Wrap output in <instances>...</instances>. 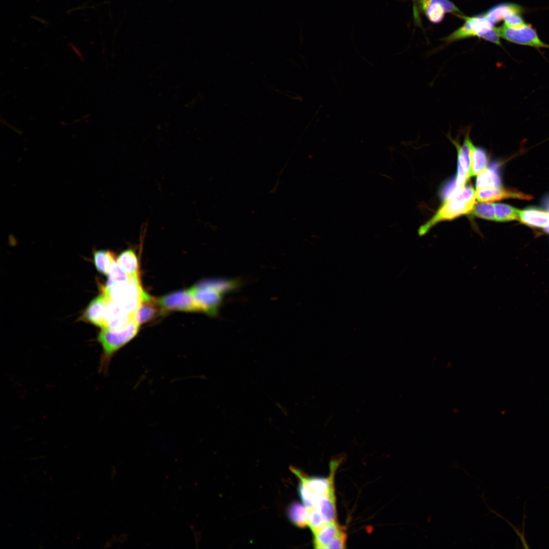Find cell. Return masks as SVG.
Wrapping results in <instances>:
<instances>
[{
    "mask_svg": "<svg viewBox=\"0 0 549 549\" xmlns=\"http://www.w3.org/2000/svg\"><path fill=\"white\" fill-rule=\"evenodd\" d=\"M164 310L154 299L142 302L133 315L134 320L139 325L150 321L162 313Z\"/></svg>",
    "mask_w": 549,
    "mask_h": 549,
    "instance_id": "cell-14",
    "label": "cell"
},
{
    "mask_svg": "<svg viewBox=\"0 0 549 549\" xmlns=\"http://www.w3.org/2000/svg\"><path fill=\"white\" fill-rule=\"evenodd\" d=\"M308 526L312 532L323 527L327 523L320 512L315 508L307 510Z\"/></svg>",
    "mask_w": 549,
    "mask_h": 549,
    "instance_id": "cell-25",
    "label": "cell"
},
{
    "mask_svg": "<svg viewBox=\"0 0 549 549\" xmlns=\"http://www.w3.org/2000/svg\"><path fill=\"white\" fill-rule=\"evenodd\" d=\"M276 405H277V406H278V408H279V409H280V410H281V411H282V413H283L284 414H285V415H286V414H287V409H283V408H285V407H284V406H283V405H282L281 404H280V403H277L276 404Z\"/></svg>",
    "mask_w": 549,
    "mask_h": 549,
    "instance_id": "cell-29",
    "label": "cell"
},
{
    "mask_svg": "<svg viewBox=\"0 0 549 549\" xmlns=\"http://www.w3.org/2000/svg\"><path fill=\"white\" fill-rule=\"evenodd\" d=\"M109 299L102 293L93 299L83 313L81 320L101 329L107 327V308Z\"/></svg>",
    "mask_w": 549,
    "mask_h": 549,
    "instance_id": "cell-9",
    "label": "cell"
},
{
    "mask_svg": "<svg viewBox=\"0 0 549 549\" xmlns=\"http://www.w3.org/2000/svg\"><path fill=\"white\" fill-rule=\"evenodd\" d=\"M496 28L500 37L510 42L531 46L539 52L541 48H549V44L540 39L531 24H526L518 28L509 27L504 24Z\"/></svg>",
    "mask_w": 549,
    "mask_h": 549,
    "instance_id": "cell-5",
    "label": "cell"
},
{
    "mask_svg": "<svg viewBox=\"0 0 549 549\" xmlns=\"http://www.w3.org/2000/svg\"><path fill=\"white\" fill-rule=\"evenodd\" d=\"M139 325L132 320L124 327L118 330L102 329L98 341L102 348L101 368L106 369L114 355L133 339L139 331Z\"/></svg>",
    "mask_w": 549,
    "mask_h": 549,
    "instance_id": "cell-3",
    "label": "cell"
},
{
    "mask_svg": "<svg viewBox=\"0 0 549 549\" xmlns=\"http://www.w3.org/2000/svg\"><path fill=\"white\" fill-rule=\"evenodd\" d=\"M107 275L108 279L106 286L117 283L127 282L130 278L120 267L115 259L111 263Z\"/></svg>",
    "mask_w": 549,
    "mask_h": 549,
    "instance_id": "cell-23",
    "label": "cell"
},
{
    "mask_svg": "<svg viewBox=\"0 0 549 549\" xmlns=\"http://www.w3.org/2000/svg\"><path fill=\"white\" fill-rule=\"evenodd\" d=\"M117 263L129 277H139L138 259L133 250L128 249L123 252L118 256Z\"/></svg>",
    "mask_w": 549,
    "mask_h": 549,
    "instance_id": "cell-16",
    "label": "cell"
},
{
    "mask_svg": "<svg viewBox=\"0 0 549 549\" xmlns=\"http://www.w3.org/2000/svg\"><path fill=\"white\" fill-rule=\"evenodd\" d=\"M523 12L512 11L508 13L504 17V25L512 28H518L526 24L521 16Z\"/></svg>",
    "mask_w": 549,
    "mask_h": 549,
    "instance_id": "cell-26",
    "label": "cell"
},
{
    "mask_svg": "<svg viewBox=\"0 0 549 549\" xmlns=\"http://www.w3.org/2000/svg\"><path fill=\"white\" fill-rule=\"evenodd\" d=\"M470 158V177L477 175L486 167L487 155L484 149L473 145L471 150Z\"/></svg>",
    "mask_w": 549,
    "mask_h": 549,
    "instance_id": "cell-19",
    "label": "cell"
},
{
    "mask_svg": "<svg viewBox=\"0 0 549 549\" xmlns=\"http://www.w3.org/2000/svg\"><path fill=\"white\" fill-rule=\"evenodd\" d=\"M343 530L337 522H328L313 532V544L316 548H327L330 542Z\"/></svg>",
    "mask_w": 549,
    "mask_h": 549,
    "instance_id": "cell-12",
    "label": "cell"
},
{
    "mask_svg": "<svg viewBox=\"0 0 549 549\" xmlns=\"http://www.w3.org/2000/svg\"><path fill=\"white\" fill-rule=\"evenodd\" d=\"M543 228L545 232L549 233V223Z\"/></svg>",
    "mask_w": 549,
    "mask_h": 549,
    "instance_id": "cell-30",
    "label": "cell"
},
{
    "mask_svg": "<svg viewBox=\"0 0 549 549\" xmlns=\"http://www.w3.org/2000/svg\"><path fill=\"white\" fill-rule=\"evenodd\" d=\"M287 514L289 521L298 528L308 526V511L304 505L298 502H293L288 506Z\"/></svg>",
    "mask_w": 549,
    "mask_h": 549,
    "instance_id": "cell-17",
    "label": "cell"
},
{
    "mask_svg": "<svg viewBox=\"0 0 549 549\" xmlns=\"http://www.w3.org/2000/svg\"><path fill=\"white\" fill-rule=\"evenodd\" d=\"M102 293L112 301L121 302L135 298H141L144 302L152 298L142 289L138 277H131L126 283H117L102 288Z\"/></svg>",
    "mask_w": 549,
    "mask_h": 549,
    "instance_id": "cell-4",
    "label": "cell"
},
{
    "mask_svg": "<svg viewBox=\"0 0 549 549\" xmlns=\"http://www.w3.org/2000/svg\"><path fill=\"white\" fill-rule=\"evenodd\" d=\"M512 11L524 12V9L522 6L516 4L503 3L493 6L484 14L488 20L494 25L503 19L508 13Z\"/></svg>",
    "mask_w": 549,
    "mask_h": 549,
    "instance_id": "cell-18",
    "label": "cell"
},
{
    "mask_svg": "<svg viewBox=\"0 0 549 549\" xmlns=\"http://www.w3.org/2000/svg\"><path fill=\"white\" fill-rule=\"evenodd\" d=\"M326 522H337L335 496H323L316 508Z\"/></svg>",
    "mask_w": 549,
    "mask_h": 549,
    "instance_id": "cell-20",
    "label": "cell"
},
{
    "mask_svg": "<svg viewBox=\"0 0 549 549\" xmlns=\"http://www.w3.org/2000/svg\"><path fill=\"white\" fill-rule=\"evenodd\" d=\"M519 220L531 227H544L549 223V213L537 207H529L520 210Z\"/></svg>",
    "mask_w": 549,
    "mask_h": 549,
    "instance_id": "cell-13",
    "label": "cell"
},
{
    "mask_svg": "<svg viewBox=\"0 0 549 549\" xmlns=\"http://www.w3.org/2000/svg\"><path fill=\"white\" fill-rule=\"evenodd\" d=\"M420 9L428 19L433 23H438L443 18L445 12H458L460 11L448 0H416Z\"/></svg>",
    "mask_w": 549,
    "mask_h": 549,
    "instance_id": "cell-10",
    "label": "cell"
},
{
    "mask_svg": "<svg viewBox=\"0 0 549 549\" xmlns=\"http://www.w3.org/2000/svg\"><path fill=\"white\" fill-rule=\"evenodd\" d=\"M470 214L486 220L496 221L495 206L492 203L483 202L475 204Z\"/></svg>",
    "mask_w": 549,
    "mask_h": 549,
    "instance_id": "cell-24",
    "label": "cell"
},
{
    "mask_svg": "<svg viewBox=\"0 0 549 549\" xmlns=\"http://www.w3.org/2000/svg\"><path fill=\"white\" fill-rule=\"evenodd\" d=\"M476 200L480 202H491L506 198L530 200L532 196L514 189L500 188L476 189Z\"/></svg>",
    "mask_w": 549,
    "mask_h": 549,
    "instance_id": "cell-11",
    "label": "cell"
},
{
    "mask_svg": "<svg viewBox=\"0 0 549 549\" xmlns=\"http://www.w3.org/2000/svg\"><path fill=\"white\" fill-rule=\"evenodd\" d=\"M463 18L465 19L464 25L445 39L447 42L475 36L484 39L485 35L494 28L485 14L472 17H463Z\"/></svg>",
    "mask_w": 549,
    "mask_h": 549,
    "instance_id": "cell-6",
    "label": "cell"
},
{
    "mask_svg": "<svg viewBox=\"0 0 549 549\" xmlns=\"http://www.w3.org/2000/svg\"><path fill=\"white\" fill-rule=\"evenodd\" d=\"M496 221L507 222L519 220L520 210L510 205L495 203Z\"/></svg>",
    "mask_w": 549,
    "mask_h": 549,
    "instance_id": "cell-22",
    "label": "cell"
},
{
    "mask_svg": "<svg viewBox=\"0 0 549 549\" xmlns=\"http://www.w3.org/2000/svg\"><path fill=\"white\" fill-rule=\"evenodd\" d=\"M347 535L344 529L330 542L327 548H345L346 545Z\"/></svg>",
    "mask_w": 549,
    "mask_h": 549,
    "instance_id": "cell-27",
    "label": "cell"
},
{
    "mask_svg": "<svg viewBox=\"0 0 549 549\" xmlns=\"http://www.w3.org/2000/svg\"><path fill=\"white\" fill-rule=\"evenodd\" d=\"M114 260L112 253L107 250H97L94 253V264L97 270L103 274H107L109 268Z\"/></svg>",
    "mask_w": 549,
    "mask_h": 549,
    "instance_id": "cell-21",
    "label": "cell"
},
{
    "mask_svg": "<svg viewBox=\"0 0 549 549\" xmlns=\"http://www.w3.org/2000/svg\"><path fill=\"white\" fill-rule=\"evenodd\" d=\"M475 191L471 186L455 188L446 198L433 217L418 230L419 236L425 235L437 223L452 220L463 215L470 214L476 204Z\"/></svg>",
    "mask_w": 549,
    "mask_h": 549,
    "instance_id": "cell-1",
    "label": "cell"
},
{
    "mask_svg": "<svg viewBox=\"0 0 549 549\" xmlns=\"http://www.w3.org/2000/svg\"><path fill=\"white\" fill-rule=\"evenodd\" d=\"M458 150V173L454 181L456 188L466 185L470 177L471 166L470 153L473 144L468 132L462 145H460L455 140L451 139Z\"/></svg>",
    "mask_w": 549,
    "mask_h": 549,
    "instance_id": "cell-8",
    "label": "cell"
},
{
    "mask_svg": "<svg viewBox=\"0 0 549 549\" xmlns=\"http://www.w3.org/2000/svg\"><path fill=\"white\" fill-rule=\"evenodd\" d=\"M239 285L234 280H210L202 281L188 289L199 306L200 312L215 316L224 296Z\"/></svg>",
    "mask_w": 549,
    "mask_h": 549,
    "instance_id": "cell-2",
    "label": "cell"
},
{
    "mask_svg": "<svg viewBox=\"0 0 549 549\" xmlns=\"http://www.w3.org/2000/svg\"><path fill=\"white\" fill-rule=\"evenodd\" d=\"M501 179L496 165L486 167L477 175L476 189L501 187Z\"/></svg>",
    "mask_w": 549,
    "mask_h": 549,
    "instance_id": "cell-15",
    "label": "cell"
},
{
    "mask_svg": "<svg viewBox=\"0 0 549 549\" xmlns=\"http://www.w3.org/2000/svg\"><path fill=\"white\" fill-rule=\"evenodd\" d=\"M157 301L164 310L200 312L199 306L189 290L170 293Z\"/></svg>",
    "mask_w": 549,
    "mask_h": 549,
    "instance_id": "cell-7",
    "label": "cell"
},
{
    "mask_svg": "<svg viewBox=\"0 0 549 549\" xmlns=\"http://www.w3.org/2000/svg\"><path fill=\"white\" fill-rule=\"evenodd\" d=\"M542 205L549 213V195L545 196L542 200Z\"/></svg>",
    "mask_w": 549,
    "mask_h": 549,
    "instance_id": "cell-28",
    "label": "cell"
}]
</instances>
